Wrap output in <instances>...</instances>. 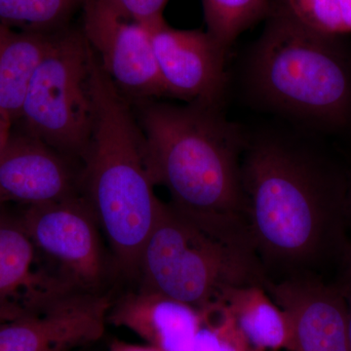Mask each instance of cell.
Wrapping results in <instances>:
<instances>
[{"mask_svg":"<svg viewBox=\"0 0 351 351\" xmlns=\"http://www.w3.org/2000/svg\"><path fill=\"white\" fill-rule=\"evenodd\" d=\"M78 186L66 156L27 132L11 134L0 154V203L48 204L77 195Z\"/></svg>","mask_w":351,"mask_h":351,"instance_id":"12","label":"cell"},{"mask_svg":"<svg viewBox=\"0 0 351 351\" xmlns=\"http://www.w3.org/2000/svg\"><path fill=\"white\" fill-rule=\"evenodd\" d=\"M38 254L77 290L98 292L108 263L98 219L84 196L27 206L20 219Z\"/></svg>","mask_w":351,"mask_h":351,"instance_id":"7","label":"cell"},{"mask_svg":"<svg viewBox=\"0 0 351 351\" xmlns=\"http://www.w3.org/2000/svg\"><path fill=\"white\" fill-rule=\"evenodd\" d=\"M219 302L253 350L292 351V328L287 313L267 294L265 286L226 289Z\"/></svg>","mask_w":351,"mask_h":351,"instance_id":"15","label":"cell"},{"mask_svg":"<svg viewBox=\"0 0 351 351\" xmlns=\"http://www.w3.org/2000/svg\"><path fill=\"white\" fill-rule=\"evenodd\" d=\"M263 286L287 313L292 351H350L346 295L297 274Z\"/></svg>","mask_w":351,"mask_h":351,"instance_id":"11","label":"cell"},{"mask_svg":"<svg viewBox=\"0 0 351 351\" xmlns=\"http://www.w3.org/2000/svg\"><path fill=\"white\" fill-rule=\"evenodd\" d=\"M135 104L154 184L165 186L171 206L201 230L254 252L242 179L245 141L219 107Z\"/></svg>","mask_w":351,"mask_h":351,"instance_id":"1","label":"cell"},{"mask_svg":"<svg viewBox=\"0 0 351 351\" xmlns=\"http://www.w3.org/2000/svg\"><path fill=\"white\" fill-rule=\"evenodd\" d=\"M82 34L105 73L132 104L167 97L151 32L127 20L104 0H84Z\"/></svg>","mask_w":351,"mask_h":351,"instance_id":"8","label":"cell"},{"mask_svg":"<svg viewBox=\"0 0 351 351\" xmlns=\"http://www.w3.org/2000/svg\"><path fill=\"white\" fill-rule=\"evenodd\" d=\"M90 76L91 48L82 32L54 34L21 108L27 133L64 156L83 157L93 119Z\"/></svg>","mask_w":351,"mask_h":351,"instance_id":"6","label":"cell"},{"mask_svg":"<svg viewBox=\"0 0 351 351\" xmlns=\"http://www.w3.org/2000/svg\"><path fill=\"white\" fill-rule=\"evenodd\" d=\"M351 292V260H350V290Z\"/></svg>","mask_w":351,"mask_h":351,"instance_id":"26","label":"cell"},{"mask_svg":"<svg viewBox=\"0 0 351 351\" xmlns=\"http://www.w3.org/2000/svg\"><path fill=\"white\" fill-rule=\"evenodd\" d=\"M125 328L160 351H191L202 314L195 307L138 289L112 304L108 323Z\"/></svg>","mask_w":351,"mask_h":351,"instance_id":"13","label":"cell"},{"mask_svg":"<svg viewBox=\"0 0 351 351\" xmlns=\"http://www.w3.org/2000/svg\"><path fill=\"white\" fill-rule=\"evenodd\" d=\"M112 10L127 20L149 27L164 21L168 0H104Z\"/></svg>","mask_w":351,"mask_h":351,"instance_id":"21","label":"cell"},{"mask_svg":"<svg viewBox=\"0 0 351 351\" xmlns=\"http://www.w3.org/2000/svg\"><path fill=\"white\" fill-rule=\"evenodd\" d=\"M206 32L226 50L271 12L270 0H202Z\"/></svg>","mask_w":351,"mask_h":351,"instance_id":"17","label":"cell"},{"mask_svg":"<svg viewBox=\"0 0 351 351\" xmlns=\"http://www.w3.org/2000/svg\"><path fill=\"white\" fill-rule=\"evenodd\" d=\"M52 38L0 23V112L11 121L20 119L27 85Z\"/></svg>","mask_w":351,"mask_h":351,"instance_id":"16","label":"cell"},{"mask_svg":"<svg viewBox=\"0 0 351 351\" xmlns=\"http://www.w3.org/2000/svg\"><path fill=\"white\" fill-rule=\"evenodd\" d=\"M282 7L302 25L325 36L351 32V0H283Z\"/></svg>","mask_w":351,"mask_h":351,"instance_id":"19","label":"cell"},{"mask_svg":"<svg viewBox=\"0 0 351 351\" xmlns=\"http://www.w3.org/2000/svg\"><path fill=\"white\" fill-rule=\"evenodd\" d=\"M191 351H253L237 323L221 302L204 311Z\"/></svg>","mask_w":351,"mask_h":351,"instance_id":"20","label":"cell"},{"mask_svg":"<svg viewBox=\"0 0 351 351\" xmlns=\"http://www.w3.org/2000/svg\"><path fill=\"white\" fill-rule=\"evenodd\" d=\"M38 252L20 219L0 217V306L36 311L77 290L58 272L36 269Z\"/></svg>","mask_w":351,"mask_h":351,"instance_id":"14","label":"cell"},{"mask_svg":"<svg viewBox=\"0 0 351 351\" xmlns=\"http://www.w3.org/2000/svg\"><path fill=\"white\" fill-rule=\"evenodd\" d=\"M11 122L12 121L10 119H7L5 115L0 112V154L5 149L7 143H8L9 138H10Z\"/></svg>","mask_w":351,"mask_h":351,"instance_id":"24","label":"cell"},{"mask_svg":"<svg viewBox=\"0 0 351 351\" xmlns=\"http://www.w3.org/2000/svg\"><path fill=\"white\" fill-rule=\"evenodd\" d=\"M331 38L302 25L281 6L252 52L249 76L258 98L293 117L345 121L351 78Z\"/></svg>","mask_w":351,"mask_h":351,"instance_id":"4","label":"cell"},{"mask_svg":"<svg viewBox=\"0 0 351 351\" xmlns=\"http://www.w3.org/2000/svg\"><path fill=\"white\" fill-rule=\"evenodd\" d=\"M346 301H348V346L351 351V292L348 291L346 294Z\"/></svg>","mask_w":351,"mask_h":351,"instance_id":"25","label":"cell"},{"mask_svg":"<svg viewBox=\"0 0 351 351\" xmlns=\"http://www.w3.org/2000/svg\"><path fill=\"white\" fill-rule=\"evenodd\" d=\"M27 309L18 304H9L0 306V324L19 317L20 315L27 313Z\"/></svg>","mask_w":351,"mask_h":351,"instance_id":"22","label":"cell"},{"mask_svg":"<svg viewBox=\"0 0 351 351\" xmlns=\"http://www.w3.org/2000/svg\"><path fill=\"white\" fill-rule=\"evenodd\" d=\"M84 0H0V23L44 32L68 19Z\"/></svg>","mask_w":351,"mask_h":351,"instance_id":"18","label":"cell"},{"mask_svg":"<svg viewBox=\"0 0 351 351\" xmlns=\"http://www.w3.org/2000/svg\"><path fill=\"white\" fill-rule=\"evenodd\" d=\"M243 156L249 234L261 262L292 270L314 262L339 221L338 201L321 170L280 140L256 141Z\"/></svg>","mask_w":351,"mask_h":351,"instance_id":"3","label":"cell"},{"mask_svg":"<svg viewBox=\"0 0 351 351\" xmlns=\"http://www.w3.org/2000/svg\"><path fill=\"white\" fill-rule=\"evenodd\" d=\"M140 289L202 311L226 289L265 285L254 252L217 239L163 203L141 255Z\"/></svg>","mask_w":351,"mask_h":351,"instance_id":"5","label":"cell"},{"mask_svg":"<svg viewBox=\"0 0 351 351\" xmlns=\"http://www.w3.org/2000/svg\"><path fill=\"white\" fill-rule=\"evenodd\" d=\"M147 29L167 97L219 108L225 93L228 50L206 31L174 29L165 20Z\"/></svg>","mask_w":351,"mask_h":351,"instance_id":"10","label":"cell"},{"mask_svg":"<svg viewBox=\"0 0 351 351\" xmlns=\"http://www.w3.org/2000/svg\"><path fill=\"white\" fill-rule=\"evenodd\" d=\"M93 119L80 184L112 248L117 269L138 276L141 255L163 202L154 193L144 136L132 103L91 49Z\"/></svg>","mask_w":351,"mask_h":351,"instance_id":"2","label":"cell"},{"mask_svg":"<svg viewBox=\"0 0 351 351\" xmlns=\"http://www.w3.org/2000/svg\"><path fill=\"white\" fill-rule=\"evenodd\" d=\"M253 351H262V350H253ZM269 351H270V350H269Z\"/></svg>","mask_w":351,"mask_h":351,"instance_id":"27","label":"cell"},{"mask_svg":"<svg viewBox=\"0 0 351 351\" xmlns=\"http://www.w3.org/2000/svg\"><path fill=\"white\" fill-rule=\"evenodd\" d=\"M108 351H160L151 346L134 345L127 341L115 339L110 343Z\"/></svg>","mask_w":351,"mask_h":351,"instance_id":"23","label":"cell"},{"mask_svg":"<svg viewBox=\"0 0 351 351\" xmlns=\"http://www.w3.org/2000/svg\"><path fill=\"white\" fill-rule=\"evenodd\" d=\"M112 302L75 291L0 324V351H75L101 339Z\"/></svg>","mask_w":351,"mask_h":351,"instance_id":"9","label":"cell"}]
</instances>
